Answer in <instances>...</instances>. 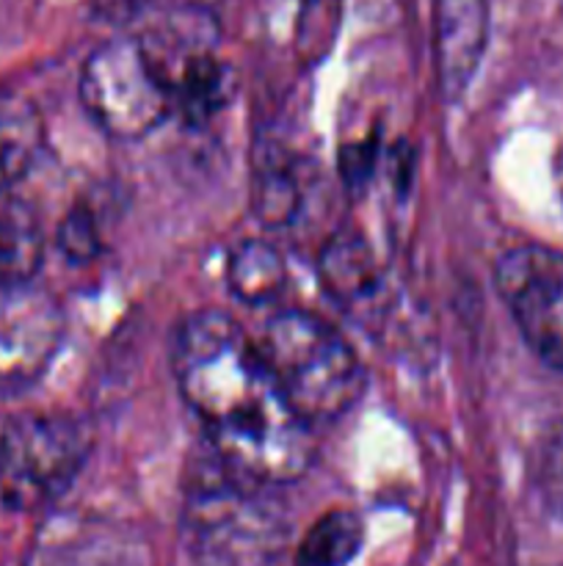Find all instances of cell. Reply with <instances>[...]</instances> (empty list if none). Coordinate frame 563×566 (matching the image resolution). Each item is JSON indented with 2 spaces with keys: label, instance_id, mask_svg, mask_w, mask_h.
Here are the masks:
<instances>
[{
  "label": "cell",
  "instance_id": "14",
  "mask_svg": "<svg viewBox=\"0 0 563 566\" xmlns=\"http://www.w3.org/2000/svg\"><path fill=\"white\" fill-rule=\"evenodd\" d=\"M364 542L362 520L346 509L323 514L296 551V566H346Z\"/></svg>",
  "mask_w": 563,
  "mask_h": 566
},
{
  "label": "cell",
  "instance_id": "1",
  "mask_svg": "<svg viewBox=\"0 0 563 566\" xmlns=\"http://www.w3.org/2000/svg\"><path fill=\"white\" fill-rule=\"evenodd\" d=\"M171 374L226 475L270 492L307 473L312 426L293 412L235 318L215 310L188 315L171 343Z\"/></svg>",
  "mask_w": 563,
  "mask_h": 566
},
{
  "label": "cell",
  "instance_id": "5",
  "mask_svg": "<svg viewBox=\"0 0 563 566\" xmlns=\"http://www.w3.org/2000/svg\"><path fill=\"white\" fill-rule=\"evenodd\" d=\"M81 103L88 119L110 138L136 142L158 130L174 99L138 36L99 44L81 70Z\"/></svg>",
  "mask_w": 563,
  "mask_h": 566
},
{
  "label": "cell",
  "instance_id": "3",
  "mask_svg": "<svg viewBox=\"0 0 563 566\" xmlns=\"http://www.w3.org/2000/svg\"><path fill=\"white\" fill-rule=\"evenodd\" d=\"M182 539L193 566H270L287 545V517L268 490L241 484L213 462L188 490Z\"/></svg>",
  "mask_w": 563,
  "mask_h": 566
},
{
  "label": "cell",
  "instance_id": "17",
  "mask_svg": "<svg viewBox=\"0 0 563 566\" xmlns=\"http://www.w3.org/2000/svg\"><path fill=\"white\" fill-rule=\"evenodd\" d=\"M59 243L70 260H88L97 252L99 241L94 232L92 216L86 213H70L66 216L64 227L59 232Z\"/></svg>",
  "mask_w": 563,
  "mask_h": 566
},
{
  "label": "cell",
  "instance_id": "13",
  "mask_svg": "<svg viewBox=\"0 0 563 566\" xmlns=\"http://www.w3.org/2000/svg\"><path fill=\"white\" fill-rule=\"evenodd\" d=\"M44 238L39 219L25 202L0 193V280L39 276Z\"/></svg>",
  "mask_w": 563,
  "mask_h": 566
},
{
  "label": "cell",
  "instance_id": "7",
  "mask_svg": "<svg viewBox=\"0 0 563 566\" xmlns=\"http://www.w3.org/2000/svg\"><path fill=\"white\" fill-rule=\"evenodd\" d=\"M497 296L546 368L563 374V252L524 243L495 263Z\"/></svg>",
  "mask_w": 563,
  "mask_h": 566
},
{
  "label": "cell",
  "instance_id": "4",
  "mask_svg": "<svg viewBox=\"0 0 563 566\" xmlns=\"http://www.w3.org/2000/svg\"><path fill=\"white\" fill-rule=\"evenodd\" d=\"M88 457L83 423L66 415H17L0 423V506L33 512L59 501Z\"/></svg>",
  "mask_w": 563,
  "mask_h": 566
},
{
  "label": "cell",
  "instance_id": "10",
  "mask_svg": "<svg viewBox=\"0 0 563 566\" xmlns=\"http://www.w3.org/2000/svg\"><path fill=\"white\" fill-rule=\"evenodd\" d=\"M323 293L348 313H364L381 291V269L364 235L342 230L331 235L318 260Z\"/></svg>",
  "mask_w": 563,
  "mask_h": 566
},
{
  "label": "cell",
  "instance_id": "12",
  "mask_svg": "<svg viewBox=\"0 0 563 566\" xmlns=\"http://www.w3.org/2000/svg\"><path fill=\"white\" fill-rule=\"evenodd\" d=\"M42 142L44 125L36 108L20 94L0 92V193L31 169Z\"/></svg>",
  "mask_w": 563,
  "mask_h": 566
},
{
  "label": "cell",
  "instance_id": "15",
  "mask_svg": "<svg viewBox=\"0 0 563 566\" xmlns=\"http://www.w3.org/2000/svg\"><path fill=\"white\" fill-rule=\"evenodd\" d=\"M301 186L290 166L268 160L254 175V210L268 227H287L301 210Z\"/></svg>",
  "mask_w": 563,
  "mask_h": 566
},
{
  "label": "cell",
  "instance_id": "6",
  "mask_svg": "<svg viewBox=\"0 0 563 566\" xmlns=\"http://www.w3.org/2000/svg\"><path fill=\"white\" fill-rule=\"evenodd\" d=\"M144 50L174 99V114L204 122L230 103L235 72L219 55V28L199 9H182L144 33Z\"/></svg>",
  "mask_w": 563,
  "mask_h": 566
},
{
  "label": "cell",
  "instance_id": "16",
  "mask_svg": "<svg viewBox=\"0 0 563 566\" xmlns=\"http://www.w3.org/2000/svg\"><path fill=\"white\" fill-rule=\"evenodd\" d=\"M535 492L546 512L563 523V420L546 431L535 453Z\"/></svg>",
  "mask_w": 563,
  "mask_h": 566
},
{
  "label": "cell",
  "instance_id": "9",
  "mask_svg": "<svg viewBox=\"0 0 563 566\" xmlns=\"http://www.w3.org/2000/svg\"><path fill=\"white\" fill-rule=\"evenodd\" d=\"M489 0H434V66L447 103L472 83L489 44Z\"/></svg>",
  "mask_w": 563,
  "mask_h": 566
},
{
  "label": "cell",
  "instance_id": "18",
  "mask_svg": "<svg viewBox=\"0 0 563 566\" xmlns=\"http://www.w3.org/2000/svg\"><path fill=\"white\" fill-rule=\"evenodd\" d=\"M555 186H557V193H561V199H563V147L557 149V155H555Z\"/></svg>",
  "mask_w": 563,
  "mask_h": 566
},
{
  "label": "cell",
  "instance_id": "11",
  "mask_svg": "<svg viewBox=\"0 0 563 566\" xmlns=\"http://www.w3.org/2000/svg\"><path fill=\"white\" fill-rule=\"evenodd\" d=\"M226 282L237 302L265 307L274 304L287 287V263L268 241H243L226 263Z\"/></svg>",
  "mask_w": 563,
  "mask_h": 566
},
{
  "label": "cell",
  "instance_id": "2",
  "mask_svg": "<svg viewBox=\"0 0 563 566\" xmlns=\"http://www.w3.org/2000/svg\"><path fill=\"white\" fill-rule=\"evenodd\" d=\"M259 357L309 426L346 415L362 398L364 368L351 343L307 310H276L257 337Z\"/></svg>",
  "mask_w": 563,
  "mask_h": 566
},
{
  "label": "cell",
  "instance_id": "8",
  "mask_svg": "<svg viewBox=\"0 0 563 566\" xmlns=\"http://www.w3.org/2000/svg\"><path fill=\"white\" fill-rule=\"evenodd\" d=\"M64 340V307L39 276L0 280V396L31 390Z\"/></svg>",
  "mask_w": 563,
  "mask_h": 566
}]
</instances>
